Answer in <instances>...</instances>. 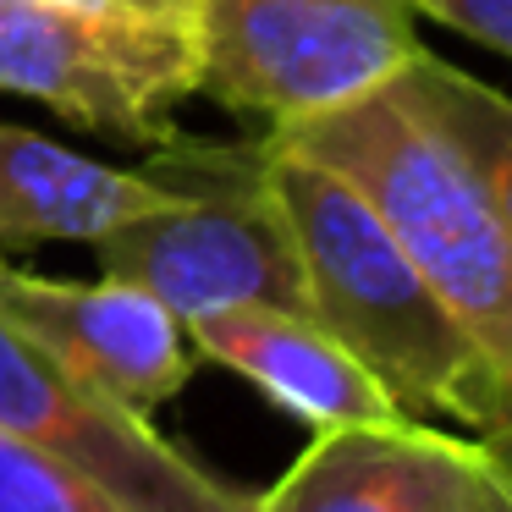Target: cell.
<instances>
[{"label":"cell","instance_id":"4","mask_svg":"<svg viewBox=\"0 0 512 512\" xmlns=\"http://www.w3.org/2000/svg\"><path fill=\"white\" fill-rule=\"evenodd\" d=\"M199 94L265 127L386 89L419 56L408 0H199Z\"/></svg>","mask_w":512,"mask_h":512},{"label":"cell","instance_id":"7","mask_svg":"<svg viewBox=\"0 0 512 512\" xmlns=\"http://www.w3.org/2000/svg\"><path fill=\"white\" fill-rule=\"evenodd\" d=\"M0 314L56 353L72 375L133 413H155L188 386L193 353L188 325L133 281H61L0 259Z\"/></svg>","mask_w":512,"mask_h":512},{"label":"cell","instance_id":"1","mask_svg":"<svg viewBox=\"0 0 512 512\" xmlns=\"http://www.w3.org/2000/svg\"><path fill=\"white\" fill-rule=\"evenodd\" d=\"M270 182L298 237L309 314L397 397V408L408 419H452L479 441L512 435V402L496 369L375 204L331 166L281 144H270Z\"/></svg>","mask_w":512,"mask_h":512},{"label":"cell","instance_id":"10","mask_svg":"<svg viewBox=\"0 0 512 512\" xmlns=\"http://www.w3.org/2000/svg\"><path fill=\"white\" fill-rule=\"evenodd\" d=\"M166 188L144 171H116L34 127L0 122V254L45 243H100L133 215L155 210Z\"/></svg>","mask_w":512,"mask_h":512},{"label":"cell","instance_id":"9","mask_svg":"<svg viewBox=\"0 0 512 512\" xmlns=\"http://www.w3.org/2000/svg\"><path fill=\"white\" fill-rule=\"evenodd\" d=\"M188 342L199 358L243 375L276 408H287L292 419L314 424V430L408 419L397 408V397L314 314L265 309V303L215 309V314L188 320Z\"/></svg>","mask_w":512,"mask_h":512},{"label":"cell","instance_id":"14","mask_svg":"<svg viewBox=\"0 0 512 512\" xmlns=\"http://www.w3.org/2000/svg\"><path fill=\"white\" fill-rule=\"evenodd\" d=\"M83 12H127V17H155V23H182L193 28L199 17V0H67Z\"/></svg>","mask_w":512,"mask_h":512},{"label":"cell","instance_id":"8","mask_svg":"<svg viewBox=\"0 0 512 512\" xmlns=\"http://www.w3.org/2000/svg\"><path fill=\"white\" fill-rule=\"evenodd\" d=\"M496 468L479 435L424 419L336 424L254 496V512H485Z\"/></svg>","mask_w":512,"mask_h":512},{"label":"cell","instance_id":"12","mask_svg":"<svg viewBox=\"0 0 512 512\" xmlns=\"http://www.w3.org/2000/svg\"><path fill=\"white\" fill-rule=\"evenodd\" d=\"M0 512H127L45 446L0 430Z\"/></svg>","mask_w":512,"mask_h":512},{"label":"cell","instance_id":"11","mask_svg":"<svg viewBox=\"0 0 512 512\" xmlns=\"http://www.w3.org/2000/svg\"><path fill=\"white\" fill-rule=\"evenodd\" d=\"M402 83L446 127V138L474 160V171L485 177L490 199H496L501 221L512 232V100L501 89H490V83H479L474 72L430 56V50H419L402 67Z\"/></svg>","mask_w":512,"mask_h":512},{"label":"cell","instance_id":"6","mask_svg":"<svg viewBox=\"0 0 512 512\" xmlns=\"http://www.w3.org/2000/svg\"><path fill=\"white\" fill-rule=\"evenodd\" d=\"M0 430L45 446L67 468L116 496L127 512H254L193 457H182L144 413L111 402L56 353L0 314Z\"/></svg>","mask_w":512,"mask_h":512},{"label":"cell","instance_id":"16","mask_svg":"<svg viewBox=\"0 0 512 512\" xmlns=\"http://www.w3.org/2000/svg\"><path fill=\"white\" fill-rule=\"evenodd\" d=\"M490 468H496V463H490ZM485 512H512V485H507V479H501V468H496V490H490Z\"/></svg>","mask_w":512,"mask_h":512},{"label":"cell","instance_id":"15","mask_svg":"<svg viewBox=\"0 0 512 512\" xmlns=\"http://www.w3.org/2000/svg\"><path fill=\"white\" fill-rule=\"evenodd\" d=\"M485 452H490V463L501 468V479L512 485V435H501V441H485Z\"/></svg>","mask_w":512,"mask_h":512},{"label":"cell","instance_id":"13","mask_svg":"<svg viewBox=\"0 0 512 512\" xmlns=\"http://www.w3.org/2000/svg\"><path fill=\"white\" fill-rule=\"evenodd\" d=\"M419 17H435L441 28H457L474 45L512 56V0H408Z\"/></svg>","mask_w":512,"mask_h":512},{"label":"cell","instance_id":"2","mask_svg":"<svg viewBox=\"0 0 512 512\" xmlns=\"http://www.w3.org/2000/svg\"><path fill=\"white\" fill-rule=\"evenodd\" d=\"M265 138L331 166L375 204L512 402V232L474 160L446 138L402 72L364 100L270 127Z\"/></svg>","mask_w":512,"mask_h":512},{"label":"cell","instance_id":"3","mask_svg":"<svg viewBox=\"0 0 512 512\" xmlns=\"http://www.w3.org/2000/svg\"><path fill=\"white\" fill-rule=\"evenodd\" d=\"M144 177L166 199L94 243L105 276L144 287L182 325L243 303L309 314L298 237L270 182L265 138L215 144L171 133L149 149Z\"/></svg>","mask_w":512,"mask_h":512},{"label":"cell","instance_id":"5","mask_svg":"<svg viewBox=\"0 0 512 512\" xmlns=\"http://www.w3.org/2000/svg\"><path fill=\"white\" fill-rule=\"evenodd\" d=\"M0 89L72 127L155 149L177 133V105L199 94V39L155 17L0 0Z\"/></svg>","mask_w":512,"mask_h":512}]
</instances>
